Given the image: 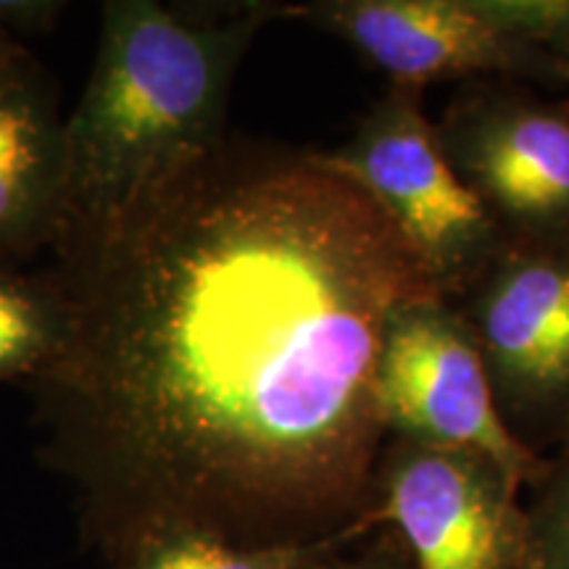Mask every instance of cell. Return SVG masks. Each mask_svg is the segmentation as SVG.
Masks as SVG:
<instances>
[{"instance_id": "cell-2", "label": "cell", "mask_w": 569, "mask_h": 569, "mask_svg": "<svg viewBox=\"0 0 569 569\" xmlns=\"http://www.w3.org/2000/svg\"><path fill=\"white\" fill-rule=\"evenodd\" d=\"M280 3H103L88 88L67 117V206L53 256L219 148L234 71Z\"/></svg>"}, {"instance_id": "cell-16", "label": "cell", "mask_w": 569, "mask_h": 569, "mask_svg": "<svg viewBox=\"0 0 569 569\" xmlns=\"http://www.w3.org/2000/svg\"><path fill=\"white\" fill-rule=\"evenodd\" d=\"M17 38H13V34L9 32V30H6V27L3 24H0V51H9V48L11 46H17Z\"/></svg>"}, {"instance_id": "cell-15", "label": "cell", "mask_w": 569, "mask_h": 569, "mask_svg": "<svg viewBox=\"0 0 569 569\" xmlns=\"http://www.w3.org/2000/svg\"><path fill=\"white\" fill-rule=\"evenodd\" d=\"M61 11L63 6L51 0H0V24L13 38L17 32H42L53 27Z\"/></svg>"}, {"instance_id": "cell-4", "label": "cell", "mask_w": 569, "mask_h": 569, "mask_svg": "<svg viewBox=\"0 0 569 569\" xmlns=\"http://www.w3.org/2000/svg\"><path fill=\"white\" fill-rule=\"evenodd\" d=\"M377 396L388 438L480 451L525 490L549 469V459L501 417L472 327L443 296L422 298L393 317Z\"/></svg>"}, {"instance_id": "cell-9", "label": "cell", "mask_w": 569, "mask_h": 569, "mask_svg": "<svg viewBox=\"0 0 569 569\" xmlns=\"http://www.w3.org/2000/svg\"><path fill=\"white\" fill-rule=\"evenodd\" d=\"M67 206V117L19 42L0 51V267L53 251Z\"/></svg>"}, {"instance_id": "cell-6", "label": "cell", "mask_w": 569, "mask_h": 569, "mask_svg": "<svg viewBox=\"0 0 569 569\" xmlns=\"http://www.w3.org/2000/svg\"><path fill=\"white\" fill-rule=\"evenodd\" d=\"M461 182L509 240H569V103L475 82L436 124Z\"/></svg>"}, {"instance_id": "cell-11", "label": "cell", "mask_w": 569, "mask_h": 569, "mask_svg": "<svg viewBox=\"0 0 569 569\" xmlns=\"http://www.w3.org/2000/svg\"><path fill=\"white\" fill-rule=\"evenodd\" d=\"M69 332V298L51 269L40 274L0 267V382L40 372Z\"/></svg>"}, {"instance_id": "cell-7", "label": "cell", "mask_w": 569, "mask_h": 569, "mask_svg": "<svg viewBox=\"0 0 569 569\" xmlns=\"http://www.w3.org/2000/svg\"><path fill=\"white\" fill-rule=\"evenodd\" d=\"M503 419L569 432V240H507L461 298ZM511 427V425H509Z\"/></svg>"}, {"instance_id": "cell-3", "label": "cell", "mask_w": 569, "mask_h": 569, "mask_svg": "<svg viewBox=\"0 0 569 569\" xmlns=\"http://www.w3.org/2000/svg\"><path fill=\"white\" fill-rule=\"evenodd\" d=\"M317 159L380 206L448 301H461L509 240L448 161L422 90L390 84L351 138Z\"/></svg>"}, {"instance_id": "cell-10", "label": "cell", "mask_w": 569, "mask_h": 569, "mask_svg": "<svg viewBox=\"0 0 569 569\" xmlns=\"http://www.w3.org/2000/svg\"><path fill=\"white\" fill-rule=\"evenodd\" d=\"M367 536L369 532H346L303 546H238L211 530L172 525L132 540L113 559L117 569H301Z\"/></svg>"}, {"instance_id": "cell-14", "label": "cell", "mask_w": 569, "mask_h": 569, "mask_svg": "<svg viewBox=\"0 0 569 569\" xmlns=\"http://www.w3.org/2000/svg\"><path fill=\"white\" fill-rule=\"evenodd\" d=\"M301 569H415V561L396 530L377 528L367 538L325 553Z\"/></svg>"}, {"instance_id": "cell-17", "label": "cell", "mask_w": 569, "mask_h": 569, "mask_svg": "<svg viewBox=\"0 0 569 569\" xmlns=\"http://www.w3.org/2000/svg\"><path fill=\"white\" fill-rule=\"evenodd\" d=\"M525 569H530V567H525Z\"/></svg>"}, {"instance_id": "cell-1", "label": "cell", "mask_w": 569, "mask_h": 569, "mask_svg": "<svg viewBox=\"0 0 569 569\" xmlns=\"http://www.w3.org/2000/svg\"><path fill=\"white\" fill-rule=\"evenodd\" d=\"M51 272L69 332L24 386L113 557L172 525L238 546L377 530L382 346L440 293L317 151L224 140Z\"/></svg>"}, {"instance_id": "cell-5", "label": "cell", "mask_w": 569, "mask_h": 569, "mask_svg": "<svg viewBox=\"0 0 569 569\" xmlns=\"http://www.w3.org/2000/svg\"><path fill=\"white\" fill-rule=\"evenodd\" d=\"M522 490L480 451L388 438L372 517L401 536L415 569H525Z\"/></svg>"}, {"instance_id": "cell-12", "label": "cell", "mask_w": 569, "mask_h": 569, "mask_svg": "<svg viewBox=\"0 0 569 569\" xmlns=\"http://www.w3.org/2000/svg\"><path fill=\"white\" fill-rule=\"evenodd\" d=\"M528 543L530 569H569V432L549 469L530 488Z\"/></svg>"}, {"instance_id": "cell-8", "label": "cell", "mask_w": 569, "mask_h": 569, "mask_svg": "<svg viewBox=\"0 0 569 569\" xmlns=\"http://www.w3.org/2000/svg\"><path fill=\"white\" fill-rule=\"evenodd\" d=\"M284 17L343 40L396 88L482 74L569 84V63L511 38L475 0H311Z\"/></svg>"}, {"instance_id": "cell-13", "label": "cell", "mask_w": 569, "mask_h": 569, "mask_svg": "<svg viewBox=\"0 0 569 569\" xmlns=\"http://www.w3.org/2000/svg\"><path fill=\"white\" fill-rule=\"evenodd\" d=\"M475 3L511 38L569 63V0H475Z\"/></svg>"}]
</instances>
